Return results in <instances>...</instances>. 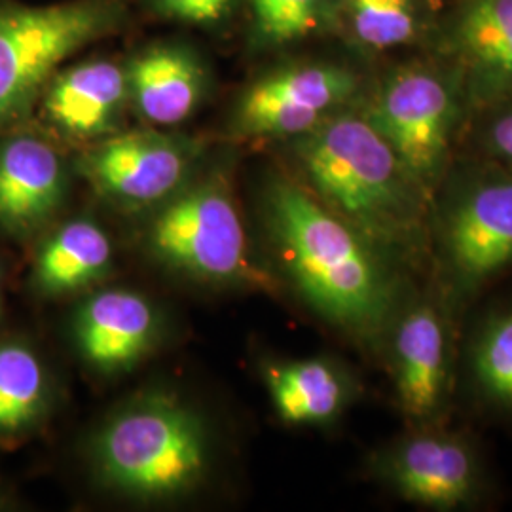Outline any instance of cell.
Instances as JSON below:
<instances>
[{
	"instance_id": "7c38bea8",
	"label": "cell",
	"mask_w": 512,
	"mask_h": 512,
	"mask_svg": "<svg viewBox=\"0 0 512 512\" xmlns=\"http://www.w3.org/2000/svg\"><path fill=\"white\" fill-rule=\"evenodd\" d=\"M431 54L456 65L471 114L512 95V0L442 2Z\"/></svg>"
},
{
	"instance_id": "2e32d148",
	"label": "cell",
	"mask_w": 512,
	"mask_h": 512,
	"mask_svg": "<svg viewBox=\"0 0 512 512\" xmlns=\"http://www.w3.org/2000/svg\"><path fill=\"white\" fill-rule=\"evenodd\" d=\"M126 65L129 103L152 126H177L202 103L207 73L202 57L179 42H158Z\"/></svg>"
},
{
	"instance_id": "7a4b0ae2",
	"label": "cell",
	"mask_w": 512,
	"mask_h": 512,
	"mask_svg": "<svg viewBox=\"0 0 512 512\" xmlns=\"http://www.w3.org/2000/svg\"><path fill=\"white\" fill-rule=\"evenodd\" d=\"M285 143L300 183L410 274L431 277V198L361 103Z\"/></svg>"
},
{
	"instance_id": "603a6c76",
	"label": "cell",
	"mask_w": 512,
	"mask_h": 512,
	"mask_svg": "<svg viewBox=\"0 0 512 512\" xmlns=\"http://www.w3.org/2000/svg\"><path fill=\"white\" fill-rule=\"evenodd\" d=\"M459 150L512 169V95L471 114Z\"/></svg>"
},
{
	"instance_id": "d4e9b609",
	"label": "cell",
	"mask_w": 512,
	"mask_h": 512,
	"mask_svg": "<svg viewBox=\"0 0 512 512\" xmlns=\"http://www.w3.org/2000/svg\"><path fill=\"white\" fill-rule=\"evenodd\" d=\"M439 2H446V0H439Z\"/></svg>"
},
{
	"instance_id": "3957f363",
	"label": "cell",
	"mask_w": 512,
	"mask_h": 512,
	"mask_svg": "<svg viewBox=\"0 0 512 512\" xmlns=\"http://www.w3.org/2000/svg\"><path fill=\"white\" fill-rule=\"evenodd\" d=\"M512 272V169L459 150L431 196V279L461 315Z\"/></svg>"
},
{
	"instance_id": "277c9868",
	"label": "cell",
	"mask_w": 512,
	"mask_h": 512,
	"mask_svg": "<svg viewBox=\"0 0 512 512\" xmlns=\"http://www.w3.org/2000/svg\"><path fill=\"white\" fill-rule=\"evenodd\" d=\"M361 110L431 198L471 120L458 67L431 52L391 59L372 71Z\"/></svg>"
},
{
	"instance_id": "44dd1931",
	"label": "cell",
	"mask_w": 512,
	"mask_h": 512,
	"mask_svg": "<svg viewBox=\"0 0 512 512\" xmlns=\"http://www.w3.org/2000/svg\"><path fill=\"white\" fill-rule=\"evenodd\" d=\"M251 54H281L313 38L334 37L340 0H243Z\"/></svg>"
},
{
	"instance_id": "5bb4252c",
	"label": "cell",
	"mask_w": 512,
	"mask_h": 512,
	"mask_svg": "<svg viewBox=\"0 0 512 512\" xmlns=\"http://www.w3.org/2000/svg\"><path fill=\"white\" fill-rule=\"evenodd\" d=\"M50 126L73 141H101L114 133L129 103L126 65L88 59L61 67L40 97Z\"/></svg>"
},
{
	"instance_id": "6da1fadb",
	"label": "cell",
	"mask_w": 512,
	"mask_h": 512,
	"mask_svg": "<svg viewBox=\"0 0 512 512\" xmlns=\"http://www.w3.org/2000/svg\"><path fill=\"white\" fill-rule=\"evenodd\" d=\"M262 213L281 270L304 304L330 327L380 351L421 279L289 171L268 177Z\"/></svg>"
},
{
	"instance_id": "cb8c5ba5",
	"label": "cell",
	"mask_w": 512,
	"mask_h": 512,
	"mask_svg": "<svg viewBox=\"0 0 512 512\" xmlns=\"http://www.w3.org/2000/svg\"><path fill=\"white\" fill-rule=\"evenodd\" d=\"M243 0H148L160 18L198 27H219Z\"/></svg>"
},
{
	"instance_id": "ac0fdd59",
	"label": "cell",
	"mask_w": 512,
	"mask_h": 512,
	"mask_svg": "<svg viewBox=\"0 0 512 512\" xmlns=\"http://www.w3.org/2000/svg\"><path fill=\"white\" fill-rule=\"evenodd\" d=\"M459 378L478 410L512 420V300L478 317L459 348Z\"/></svg>"
},
{
	"instance_id": "52a82bcc",
	"label": "cell",
	"mask_w": 512,
	"mask_h": 512,
	"mask_svg": "<svg viewBox=\"0 0 512 512\" xmlns=\"http://www.w3.org/2000/svg\"><path fill=\"white\" fill-rule=\"evenodd\" d=\"M458 313L427 277L406 298L385 332L395 401L408 427L446 423L458 384Z\"/></svg>"
},
{
	"instance_id": "9a60e30c",
	"label": "cell",
	"mask_w": 512,
	"mask_h": 512,
	"mask_svg": "<svg viewBox=\"0 0 512 512\" xmlns=\"http://www.w3.org/2000/svg\"><path fill=\"white\" fill-rule=\"evenodd\" d=\"M439 0H340L336 35L365 65L429 52Z\"/></svg>"
},
{
	"instance_id": "ffe728a7",
	"label": "cell",
	"mask_w": 512,
	"mask_h": 512,
	"mask_svg": "<svg viewBox=\"0 0 512 512\" xmlns=\"http://www.w3.org/2000/svg\"><path fill=\"white\" fill-rule=\"evenodd\" d=\"M110 258L112 245L101 226L90 220L67 222L38 253V287L50 294L84 289L109 270Z\"/></svg>"
},
{
	"instance_id": "d6986e66",
	"label": "cell",
	"mask_w": 512,
	"mask_h": 512,
	"mask_svg": "<svg viewBox=\"0 0 512 512\" xmlns=\"http://www.w3.org/2000/svg\"><path fill=\"white\" fill-rule=\"evenodd\" d=\"M266 384L275 412L291 425L334 420L353 397L348 374L323 357L268 366Z\"/></svg>"
},
{
	"instance_id": "8fae6325",
	"label": "cell",
	"mask_w": 512,
	"mask_h": 512,
	"mask_svg": "<svg viewBox=\"0 0 512 512\" xmlns=\"http://www.w3.org/2000/svg\"><path fill=\"white\" fill-rule=\"evenodd\" d=\"M202 148L156 129L112 133L78 160V171L110 202L143 207L181 190Z\"/></svg>"
},
{
	"instance_id": "30bf717a",
	"label": "cell",
	"mask_w": 512,
	"mask_h": 512,
	"mask_svg": "<svg viewBox=\"0 0 512 512\" xmlns=\"http://www.w3.org/2000/svg\"><path fill=\"white\" fill-rule=\"evenodd\" d=\"M372 473L404 503L429 511H463L486 494L475 442L446 423L408 427L374 456Z\"/></svg>"
},
{
	"instance_id": "9c48e42d",
	"label": "cell",
	"mask_w": 512,
	"mask_h": 512,
	"mask_svg": "<svg viewBox=\"0 0 512 512\" xmlns=\"http://www.w3.org/2000/svg\"><path fill=\"white\" fill-rule=\"evenodd\" d=\"M372 71L340 59L294 57L258 74L239 95L241 137L291 141L363 101Z\"/></svg>"
},
{
	"instance_id": "e0dca14e",
	"label": "cell",
	"mask_w": 512,
	"mask_h": 512,
	"mask_svg": "<svg viewBox=\"0 0 512 512\" xmlns=\"http://www.w3.org/2000/svg\"><path fill=\"white\" fill-rule=\"evenodd\" d=\"M74 332L82 355L93 366L112 372L133 365L147 351L156 315L139 294L105 291L80 308Z\"/></svg>"
},
{
	"instance_id": "ba28073f",
	"label": "cell",
	"mask_w": 512,
	"mask_h": 512,
	"mask_svg": "<svg viewBox=\"0 0 512 512\" xmlns=\"http://www.w3.org/2000/svg\"><path fill=\"white\" fill-rule=\"evenodd\" d=\"M148 245L165 264L196 279L270 285L249 255L238 205L220 175L177 190L152 220Z\"/></svg>"
},
{
	"instance_id": "4fadbf2b",
	"label": "cell",
	"mask_w": 512,
	"mask_h": 512,
	"mask_svg": "<svg viewBox=\"0 0 512 512\" xmlns=\"http://www.w3.org/2000/svg\"><path fill=\"white\" fill-rule=\"evenodd\" d=\"M67 169L59 150L44 137L23 129L0 135V226L12 234H31L61 205Z\"/></svg>"
},
{
	"instance_id": "8992f818",
	"label": "cell",
	"mask_w": 512,
	"mask_h": 512,
	"mask_svg": "<svg viewBox=\"0 0 512 512\" xmlns=\"http://www.w3.org/2000/svg\"><path fill=\"white\" fill-rule=\"evenodd\" d=\"M93 458L110 488L141 499H165L202 480L209 444L192 410L154 395L131 404L101 429Z\"/></svg>"
},
{
	"instance_id": "5b68a950",
	"label": "cell",
	"mask_w": 512,
	"mask_h": 512,
	"mask_svg": "<svg viewBox=\"0 0 512 512\" xmlns=\"http://www.w3.org/2000/svg\"><path fill=\"white\" fill-rule=\"evenodd\" d=\"M128 0H0V135L21 126L65 61L128 21Z\"/></svg>"
},
{
	"instance_id": "7402d4cb",
	"label": "cell",
	"mask_w": 512,
	"mask_h": 512,
	"mask_svg": "<svg viewBox=\"0 0 512 512\" xmlns=\"http://www.w3.org/2000/svg\"><path fill=\"white\" fill-rule=\"evenodd\" d=\"M46 401V376L37 355L19 344L0 346V435L37 420Z\"/></svg>"
}]
</instances>
